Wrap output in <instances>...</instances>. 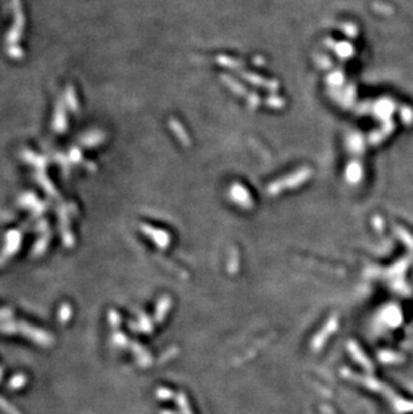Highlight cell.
Instances as JSON below:
<instances>
[{"instance_id": "6da1fadb", "label": "cell", "mask_w": 413, "mask_h": 414, "mask_svg": "<svg viewBox=\"0 0 413 414\" xmlns=\"http://www.w3.org/2000/svg\"><path fill=\"white\" fill-rule=\"evenodd\" d=\"M0 333L22 334V335L27 337L33 342H35L38 345L44 346V347L51 346L52 342H54L52 337L48 333L23 322H11V320L0 322Z\"/></svg>"}, {"instance_id": "7a4b0ae2", "label": "cell", "mask_w": 413, "mask_h": 414, "mask_svg": "<svg viewBox=\"0 0 413 414\" xmlns=\"http://www.w3.org/2000/svg\"><path fill=\"white\" fill-rule=\"evenodd\" d=\"M27 381H28V378H27L26 374L19 373L10 379V382H8V388L11 389V390H19V389H22L26 386Z\"/></svg>"}, {"instance_id": "3957f363", "label": "cell", "mask_w": 413, "mask_h": 414, "mask_svg": "<svg viewBox=\"0 0 413 414\" xmlns=\"http://www.w3.org/2000/svg\"><path fill=\"white\" fill-rule=\"evenodd\" d=\"M71 314H73V308H71L70 304L63 303L62 306H61V308H59V312H58L59 322L62 323V324H66L67 322H70Z\"/></svg>"}, {"instance_id": "277c9868", "label": "cell", "mask_w": 413, "mask_h": 414, "mask_svg": "<svg viewBox=\"0 0 413 414\" xmlns=\"http://www.w3.org/2000/svg\"><path fill=\"white\" fill-rule=\"evenodd\" d=\"M0 410L6 414H20V411L16 410L11 403L7 402V401L4 400V398H2V397H0Z\"/></svg>"}, {"instance_id": "5b68a950", "label": "cell", "mask_w": 413, "mask_h": 414, "mask_svg": "<svg viewBox=\"0 0 413 414\" xmlns=\"http://www.w3.org/2000/svg\"><path fill=\"white\" fill-rule=\"evenodd\" d=\"M12 311L8 308H0V322H7L11 320Z\"/></svg>"}, {"instance_id": "8992f818", "label": "cell", "mask_w": 413, "mask_h": 414, "mask_svg": "<svg viewBox=\"0 0 413 414\" xmlns=\"http://www.w3.org/2000/svg\"><path fill=\"white\" fill-rule=\"evenodd\" d=\"M2 377H3V370H2V367H0V381H2Z\"/></svg>"}]
</instances>
